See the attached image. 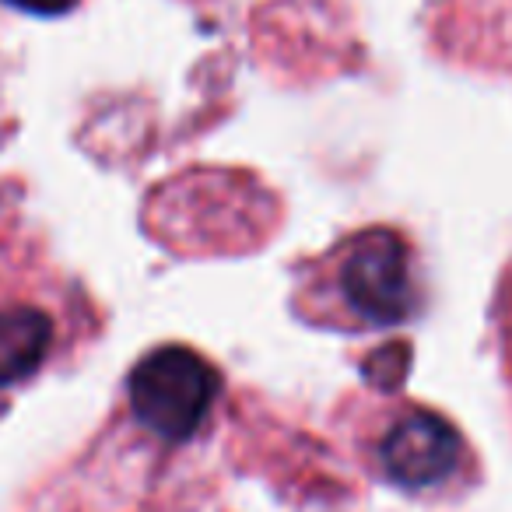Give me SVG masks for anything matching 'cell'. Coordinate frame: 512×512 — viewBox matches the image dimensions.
Here are the masks:
<instances>
[{"label": "cell", "instance_id": "1", "mask_svg": "<svg viewBox=\"0 0 512 512\" xmlns=\"http://www.w3.org/2000/svg\"><path fill=\"white\" fill-rule=\"evenodd\" d=\"M309 292L327 299L337 327H400L421 309L411 246L390 228H365L334 246Z\"/></svg>", "mask_w": 512, "mask_h": 512}, {"label": "cell", "instance_id": "2", "mask_svg": "<svg viewBox=\"0 0 512 512\" xmlns=\"http://www.w3.org/2000/svg\"><path fill=\"white\" fill-rule=\"evenodd\" d=\"M221 393V376L200 351L183 344L155 348L127 379L130 411L144 432L165 442H186L200 432Z\"/></svg>", "mask_w": 512, "mask_h": 512}, {"label": "cell", "instance_id": "3", "mask_svg": "<svg viewBox=\"0 0 512 512\" xmlns=\"http://www.w3.org/2000/svg\"><path fill=\"white\" fill-rule=\"evenodd\" d=\"M463 435L428 407H404L376 439V467L400 491H432L460 474Z\"/></svg>", "mask_w": 512, "mask_h": 512}, {"label": "cell", "instance_id": "4", "mask_svg": "<svg viewBox=\"0 0 512 512\" xmlns=\"http://www.w3.org/2000/svg\"><path fill=\"white\" fill-rule=\"evenodd\" d=\"M53 351V316L39 306L0 309V390L32 379Z\"/></svg>", "mask_w": 512, "mask_h": 512}, {"label": "cell", "instance_id": "5", "mask_svg": "<svg viewBox=\"0 0 512 512\" xmlns=\"http://www.w3.org/2000/svg\"><path fill=\"white\" fill-rule=\"evenodd\" d=\"M4 4H11V8H18V11H29V15L53 18V15H67L78 0H4Z\"/></svg>", "mask_w": 512, "mask_h": 512}]
</instances>
